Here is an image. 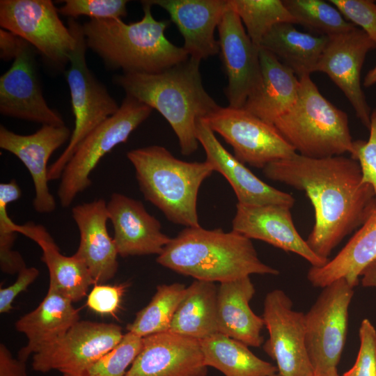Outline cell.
<instances>
[{
  "label": "cell",
  "instance_id": "obj_37",
  "mask_svg": "<svg viewBox=\"0 0 376 376\" xmlns=\"http://www.w3.org/2000/svg\"><path fill=\"white\" fill-rule=\"evenodd\" d=\"M58 9L61 15L70 18L85 15L91 19H121L127 15L125 0H65Z\"/></svg>",
  "mask_w": 376,
  "mask_h": 376
},
{
  "label": "cell",
  "instance_id": "obj_26",
  "mask_svg": "<svg viewBox=\"0 0 376 376\" xmlns=\"http://www.w3.org/2000/svg\"><path fill=\"white\" fill-rule=\"evenodd\" d=\"M262 83L243 109L270 124L288 112L299 95L300 80L274 54L260 47Z\"/></svg>",
  "mask_w": 376,
  "mask_h": 376
},
{
  "label": "cell",
  "instance_id": "obj_23",
  "mask_svg": "<svg viewBox=\"0 0 376 376\" xmlns=\"http://www.w3.org/2000/svg\"><path fill=\"white\" fill-rule=\"evenodd\" d=\"M165 10L184 38L189 56L201 61L219 53L215 29L226 10V0H150Z\"/></svg>",
  "mask_w": 376,
  "mask_h": 376
},
{
  "label": "cell",
  "instance_id": "obj_48",
  "mask_svg": "<svg viewBox=\"0 0 376 376\" xmlns=\"http://www.w3.org/2000/svg\"><path fill=\"white\" fill-rule=\"evenodd\" d=\"M314 376H318V375H314Z\"/></svg>",
  "mask_w": 376,
  "mask_h": 376
},
{
  "label": "cell",
  "instance_id": "obj_40",
  "mask_svg": "<svg viewBox=\"0 0 376 376\" xmlns=\"http://www.w3.org/2000/svg\"><path fill=\"white\" fill-rule=\"evenodd\" d=\"M368 141L357 140L353 142L350 155L359 162L363 181L373 187L376 198V109L371 111Z\"/></svg>",
  "mask_w": 376,
  "mask_h": 376
},
{
  "label": "cell",
  "instance_id": "obj_14",
  "mask_svg": "<svg viewBox=\"0 0 376 376\" xmlns=\"http://www.w3.org/2000/svg\"><path fill=\"white\" fill-rule=\"evenodd\" d=\"M376 45L361 29L329 36L315 67L341 90L357 117L369 130L371 109L361 88V72L369 51Z\"/></svg>",
  "mask_w": 376,
  "mask_h": 376
},
{
  "label": "cell",
  "instance_id": "obj_44",
  "mask_svg": "<svg viewBox=\"0 0 376 376\" xmlns=\"http://www.w3.org/2000/svg\"><path fill=\"white\" fill-rule=\"evenodd\" d=\"M22 38L13 33L1 29L0 30V57L4 61H10L17 56Z\"/></svg>",
  "mask_w": 376,
  "mask_h": 376
},
{
  "label": "cell",
  "instance_id": "obj_4",
  "mask_svg": "<svg viewBox=\"0 0 376 376\" xmlns=\"http://www.w3.org/2000/svg\"><path fill=\"white\" fill-rule=\"evenodd\" d=\"M141 20L126 24L121 19H91L82 25L87 48L109 68L127 73H158L189 56L183 47L169 41L164 33L168 20H157L151 5L142 1Z\"/></svg>",
  "mask_w": 376,
  "mask_h": 376
},
{
  "label": "cell",
  "instance_id": "obj_45",
  "mask_svg": "<svg viewBox=\"0 0 376 376\" xmlns=\"http://www.w3.org/2000/svg\"><path fill=\"white\" fill-rule=\"evenodd\" d=\"M360 276L363 286L376 288V259L366 267Z\"/></svg>",
  "mask_w": 376,
  "mask_h": 376
},
{
  "label": "cell",
  "instance_id": "obj_2",
  "mask_svg": "<svg viewBox=\"0 0 376 376\" xmlns=\"http://www.w3.org/2000/svg\"><path fill=\"white\" fill-rule=\"evenodd\" d=\"M200 63L189 56L158 73L123 72L113 78L125 94L164 116L178 137L181 153L186 156L198 148V120L220 107L203 85Z\"/></svg>",
  "mask_w": 376,
  "mask_h": 376
},
{
  "label": "cell",
  "instance_id": "obj_43",
  "mask_svg": "<svg viewBox=\"0 0 376 376\" xmlns=\"http://www.w3.org/2000/svg\"><path fill=\"white\" fill-rule=\"evenodd\" d=\"M26 363L14 358L4 344L0 345V376H27Z\"/></svg>",
  "mask_w": 376,
  "mask_h": 376
},
{
  "label": "cell",
  "instance_id": "obj_22",
  "mask_svg": "<svg viewBox=\"0 0 376 376\" xmlns=\"http://www.w3.org/2000/svg\"><path fill=\"white\" fill-rule=\"evenodd\" d=\"M72 216L79 232L75 255L86 265L95 284H103L116 275L118 251L107 228V203L97 199L75 205Z\"/></svg>",
  "mask_w": 376,
  "mask_h": 376
},
{
  "label": "cell",
  "instance_id": "obj_39",
  "mask_svg": "<svg viewBox=\"0 0 376 376\" xmlns=\"http://www.w3.org/2000/svg\"><path fill=\"white\" fill-rule=\"evenodd\" d=\"M359 338L356 361L342 376H376V330L368 319L361 323Z\"/></svg>",
  "mask_w": 376,
  "mask_h": 376
},
{
  "label": "cell",
  "instance_id": "obj_20",
  "mask_svg": "<svg viewBox=\"0 0 376 376\" xmlns=\"http://www.w3.org/2000/svg\"><path fill=\"white\" fill-rule=\"evenodd\" d=\"M107 208L113 229V240L118 256L125 258L159 256L171 238L162 230L160 221L147 212L138 200L113 193Z\"/></svg>",
  "mask_w": 376,
  "mask_h": 376
},
{
  "label": "cell",
  "instance_id": "obj_42",
  "mask_svg": "<svg viewBox=\"0 0 376 376\" xmlns=\"http://www.w3.org/2000/svg\"><path fill=\"white\" fill-rule=\"evenodd\" d=\"M39 276V270L34 267H24L18 272L16 281L0 290V313H6L13 309V302L16 297L26 290Z\"/></svg>",
  "mask_w": 376,
  "mask_h": 376
},
{
  "label": "cell",
  "instance_id": "obj_1",
  "mask_svg": "<svg viewBox=\"0 0 376 376\" xmlns=\"http://www.w3.org/2000/svg\"><path fill=\"white\" fill-rule=\"evenodd\" d=\"M263 173L272 180L305 191L315 213L306 242L327 260L376 207L373 187L363 181L360 165L351 157L317 159L295 153L267 164Z\"/></svg>",
  "mask_w": 376,
  "mask_h": 376
},
{
  "label": "cell",
  "instance_id": "obj_27",
  "mask_svg": "<svg viewBox=\"0 0 376 376\" xmlns=\"http://www.w3.org/2000/svg\"><path fill=\"white\" fill-rule=\"evenodd\" d=\"M15 230L36 242L41 248V260L45 263L49 274V286L70 299L72 302L82 299L93 279L85 263L75 253L66 256L46 228L33 222L15 226Z\"/></svg>",
  "mask_w": 376,
  "mask_h": 376
},
{
  "label": "cell",
  "instance_id": "obj_15",
  "mask_svg": "<svg viewBox=\"0 0 376 376\" xmlns=\"http://www.w3.org/2000/svg\"><path fill=\"white\" fill-rule=\"evenodd\" d=\"M219 54L228 85V106L242 109L262 83L260 47L249 37L239 16L227 6L217 27Z\"/></svg>",
  "mask_w": 376,
  "mask_h": 376
},
{
  "label": "cell",
  "instance_id": "obj_7",
  "mask_svg": "<svg viewBox=\"0 0 376 376\" xmlns=\"http://www.w3.org/2000/svg\"><path fill=\"white\" fill-rule=\"evenodd\" d=\"M68 27L76 38V47L70 56L65 77L69 86L75 128L68 145L48 168V180L61 178L63 171L82 140L120 106L88 68L86 61V45L82 25L70 18Z\"/></svg>",
  "mask_w": 376,
  "mask_h": 376
},
{
  "label": "cell",
  "instance_id": "obj_35",
  "mask_svg": "<svg viewBox=\"0 0 376 376\" xmlns=\"http://www.w3.org/2000/svg\"><path fill=\"white\" fill-rule=\"evenodd\" d=\"M22 191L15 180L0 184V268L6 274H16L26 267V263L13 246L17 237L16 224L10 218L7 211L10 203L18 200Z\"/></svg>",
  "mask_w": 376,
  "mask_h": 376
},
{
  "label": "cell",
  "instance_id": "obj_5",
  "mask_svg": "<svg viewBox=\"0 0 376 376\" xmlns=\"http://www.w3.org/2000/svg\"><path fill=\"white\" fill-rule=\"evenodd\" d=\"M127 157L145 199L169 221L187 227L201 226L197 212L198 191L214 171L206 161L189 162L175 157L160 146L131 150Z\"/></svg>",
  "mask_w": 376,
  "mask_h": 376
},
{
  "label": "cell",
  "instance_id": "obj_32",
  "mask_svg": "<svg viewBox=\"0 0 376 376\" xmlns=\"http://www.w3.org/2000/svg\"><path fill=\"white\" fill-rule=\"evenodd\" d=\"M185 284L173 283L157 286L148 304L136 314L127 327L128 332L141 338L169 331L175 311L184 297Z\"/></svg>",
  "mask_w": 376,
  "mask_h": 376
},
{
  "label": "cell",
  "instance_id": "obj_3",
  "mask_svg": "<svg viewBox=\"0 0 376 376\" xmlns=\"http://www.w3.org/2000/svg\"><path fill=\"white\" fill-rule=\"evenodd\" d=\"M156 261L196 280L225 282L251 274L277 275L263 263L251 239L234 230L187 227L171 238Z\"/></svg>",
  "mask_w": 376,
  "mask_h": 376
},
{
  "label": "cell",
  "instance_id": "obj_41",
  "mask_svg": "<svg viewBox=\"0 0 376 376\" xmlns=\"http://www.w3.org/2000/svg\"><path fill=\"white\" fill-rule=\"evenodd\" d=\"M127 285L95 284L87 297L86 305L100 315H115L120 307Z\"/></svg>",
  "mask_w": 376,
  "mask_h": 376
},
{
  "label": "cell",
  "instance_id": "obj_36",
  "mask_svg": "<svg viewBox=\"0 0 376 376\" xmlns=\"http://www.w3.org/2000/svg\"><path fill=\"white\" fill-rule=\"evenodd\" d=\"M141 346L142 338L127 332L113 350L91 366L84 376H126Z\"/></svg>",
  "mask_w": 376,
  "mask_h": 376
},
{
  "label": "cell",
  "instance_id": "obj_17",
  "mask_svg": "<svg viewBox=\"0 0 376 376\" xmlns=\"http://www.w3.org/2000/svg\"><path fill=\"white\" fill-rule=\"evenodd\" d=\"M72 132L65 126L44 125L29 135L16 134L0 127V148L15 155L29 171L34 185V209L49 213L56 201L48 186L47 162L55 150L70 139Z\"/></svg>",
  "mask_w": 376,
  "mask_h": 376
},
{
  "label": "cell",
  "instance_id": "obj_46",
  "mask_svg": "<svg viewBox=\"0 0 376 376\" xmlns=\"http://www.w3.org/2000/svg\"><path fill=\"white\" fill-rule=\"evenodd\" d=\"M376 84V65L368 71L364 77L363 85L366 88L370 87Z\"/></svg>",
  "mask_w": 376,
  "mask_h": 376
},
{
  "label": "cell",
  "instance_id": "obj_31",
  "mask_svg": "<svg viewBox=\"0 0 376 376\" xmlns=\"http://www.w3.org/2000/svg\"><path fill=\"white\" fill-rule=\"evenodd\" d=\"M204 363L225 376H273L277 368L255 355L244 343L217 333L199 340Z\"/></svg>",
  "mask_w": 376,
  "mask_h": 376
},
{
  "label": "cell",
  "instance_id": "obj_28",
  "mask_svg": "<svg viewBox=\"0 0 376 376\" xmlns=\"http://www.w3.org/2000/svg\"><path fill=\"white\" fill-rule=\"evenodd\" d=\"M375 259L376 207L333 259L308 269L307 279L314 287L322 288L343 279L354 288L362 271Z\"/></svg>",
  "mask_w": 376,
  "mask_h": 376
},
{
  "label": "cell",
  "instance_id": "obj_11",
  "mask_svg": "<svg viewBox=\"0 0 376 376\" xmlns=\"http://www.w3.org/2000/svg\"><path fill=\"white\" fill-rule=\"evenodd\" d=\"M203 120L232 146L234 156L244 164L263 169L297 153L273 124L243 108L219 107Z\"/></svg>",
  "mask_w": 376,
  "mask_h": 376
},
{
  "label": "cell",
  "instance_id": "obj_33",
  "mask_svg": "<svg viewBox=\"0 0 376 376\" xmlns=\"http://www.w3.org/2000/svg\"><path fill=\"white\" fill-rule=\"evenodd\" d=\"M226 3L239 16L249 37L258 47L265 36L275 25L296 24L295 19L281 0H226Z\"/></svg>",
  "mask_w": 376,
  "mask_h": 376
},
{
  "label": "cell",
  "instance_id": "obj_18",
  "mask_svg": "<svg viewBox=\"0 0 376 376\" xmlns=\"http://www.w3.org/2000/svg\"><path fill=\"white\" fill-rule=\"evenodd\" d=\"M290 207L280 204L237 203L232 230L249 239L265 242L306 260L311 267H322L329 260L318 256L297 230Z\"/></svg>",
  "mask_w": 376,
  "mask_h": 376
},
{
  "label": "cell",
  "instance_id": "obj_29",
  "mask_svg": "<svg viewBox=\"0 0 376 376\" xmlns=\"http://www.w3.org/2000/svg\"><path fill=\"white\" fill-rule=\"evenodd\" d=\"M294 25H275L265 36L260 47L274 54L299 79L315 72L329 37L301 32Z\"/></svg>",
  "mask_w": 376,
  "mask_h": 376
},
{
  "label": "cell",
  "instance_id": "obj_13",
  "mask_svg": "<svg viewBox=\"0 0 376 376\" xmlns=\"http://www.w3.org/2000/svg\"><path fill=\"white\" fill-rule=\"evenodd\" d=\"M262 317L269 333L263 349L276 363L273 376H314L306 346L304 313L293 310L285 292L275 289L265 296Z\"/></svg>",
  "mask_w": 376,
  "mask_h": 376
},
{
  "label": "cell",
  "instance_id": "obj_10",
  "mask_svg": "<svg viewBox=\"0 0 376 376\" xmlns=\"http://www.w3.org/2000/svg\"><path fill=\"white\" fill-rule=\"evenodd\" d=\"M50 0H1L0 26L33 46L49 62L63 67L76 38Z\"/></svg>",
  "mask_w": 376,
  "mask_h": 376
},
{
  "label": "cell",
  "instance_id": "obj_21",
  "mask_svg": "<svg viewBox=\"0 0 376 376\" xmlns=\"http://www.w3.org/2000/svg\"><path fill=\"white\" fill-rule=\"evenodd\" d=\"M196 135L206 155V162L214 171L221 173L232 187L237 203L244 205L280 204L292 207L294 197L279 190L254 175L242 162L221 145L215 133L200 119L196 124Z\"/></svg>",
  "mask_w": 376,
  "mask_h": 376
},
{
  "label": "cell",
  "instance_id": "obj_47",
  "mask_svg": "<svg viewBox=\"0 0 376 376\" xmlns=\"http://www.w3.org/2000/svg\"><path fill=\"white\" fill-rule=\"evenodd\" d=\"M324 376H340L338 373L337 368L329 370Z\"/></svg>",
  "mask_w": 376,
  "mask_h": 376
},
{
  "label": "cell",
  "instance_id": "obj_12",
  "mask_svg": "<svg viewBox=\"0 0 376 376\" xmlns=\"http://www.w3.org/2000/svg\"><path fill=\"white\" fill-rule=\"evenodd\" d=\"M123 336L116 324L79 320L64 336L33 355V368L40 373L57 370L63 376H84Z\"/></svg>",
  "mask_w": 376,
  "mask_h": 376
},
{
  "label": "cell",
  "instance_id": "obj_25",
  "mask_svg": "<svg viewBox=\"0 0 376 376\" xmlns=\"http://www.w3.org/2000/svg\"><path fill=\"white\" fill-rule=\"evenodd\" d=\"M256 292L250 276L220 283L217 291L218 333L248 347L263 345V317L256 315L249 302Z\"/></svg>",
  "mask_w": 376,
  "mask_h": 376
},
{
  "label": "cell",
  "instance_id": "obj_24",
  "mask_svg": "<svg viewBox=\"0 0 376 376\" xmlns=\"http://www.w3.org/2000/svg\"><path fill=\"white\" fill-rule=\"evenodd\" d=\"M79 320L72 301L49 286L40 304L15 322V329L28 339L17 358L26 362L29 357L53 343Z\"/></svg>",
  "mask_w": 376,
  "mask_h": 376
},
{
  "label": "cell",
  "instance_id": "obj_38",
  "mask_svg": "<svg viewBox=\"0 0 376 376\" xmlns=\"http://www.w3.org/2000/svg\"><path fill=\"white\" fill-rule=\"evenodd\" d=\"M343 17L359 26L376 45V3L371 0H329Z\"/></svg>",
  "mask_w": 376,
  "mask_h": 376
},
{
  "label": "cell",
  "instance_id": "obj_9",
  "mask_svg": "<svg viewBox=\"0 0 376 376\" xmlns=\"http://www.w3.org/2000/svg\"><path fill=\"white\" fill-rule=\"evenodd\" d=\"M322 289L304 314L306 346L318 376L337 368L345 344L348 308L354 295V288L343 279Z\"/></svg>",
  "mask_w": 376,
  "mask_h": 376
},
{
  "label": "cell",
  "instance_id": "obj_8",
  "mask_svg": "<svg viewBox=\"0 0 376 376\" xmlns=\"http://www.w3.org/2000/svg\"><path fill=\"white\" fill-rule=\"evenodd\" d=\"M152 109L127 95L116 113L109 117L79 144L65 166L57 191L60 203L67 207L91 185L90 175L100 159L150 115Z\"/></svg>",
  "mask_w": 376,
  "mask_h": 376
},
{
  "label": "cell",
  "instance_id": "obj_34",
  "mask_svg": "<svg viewBox=\"0 0 376 376\" xmlns=\"http://www.w3.org/2000/svg\"><path fill=\"white\" fill-rule=\"evenodd\" d=\"M283 2L296 24L320 36L338 35L356 26L347 21L329 2L322 0H284Z\"/></svg>",
  "mask_w": 376,
  "mask_h": 376
},
{
  "label": "cell",
  "instance_id": "obj_6",
  "mask_svg": "<svg viewBox=\"0 0 376 376\" xmlns=\"http://www.w3.org/2000/svg\"><path fill=\"white\" fill-rule=\"evenodd\" d=\"M298 97L274 125L300 155L324 158L351 153L353 142L345 112L320 92L310 75L299 78Z\"/></svg>",
  "mask_w": 376,
  "mask_h": 376
},
{
  "label": "cell",
  "instance_id": "obj_19",
  "mask_svg": "<svg viewBox=\"0 0 376 376\" xmlns=\"http://www.w3.org/2000/svg\"><path fill=\"white\" fill-rule=\"evenodd\" d=\"M198 340L171 331L142 338L140 352L126 376H206Z\"/></svg>",
  "mask_w": 376,
  "mask_h": 376
},
{
  "label": "cell",
  "instance_id": "obj_16",
  "mask_svg": "<svg viewBox=\"0 0 376 376\" xmlns=\"http://www.w3.org/2000/svg\"><path fill=\"white\" fill-rule=\"evenodd\" d=\"M0 112L42 125H65L43 97L33 49L23 39L11 67L0 77Z\"/></svg>",
  "mask_w": 376,
  "mask_h": 376
},
{
  "label": "cell",
  "instance_id": "obj_30",
  "mask_svg": "<svg viewBox=\"0 0 376 376\" xmlns=\"http://www.w3.org/2000/svg\"><path fill=\"white\" fill-rule=\"evenodd\" d=\"M217 291L214 282L193 281L187 288L169 331L198 340L217 334Z\"/></svg>",
  "mask_w": 376,
  "mask_h": 376
}]
</instances>
